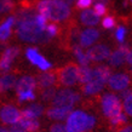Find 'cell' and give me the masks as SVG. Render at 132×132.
Returning a JSON list of instances; mask_svg holds the SVG:
<instances>
[{"mask_svg":"<svg viewBox=\"0 0 132 132\" xmlns=\"http://www.w3.org/2000/svg\"><path fill=\"white\" fill-rule=\"evenodd\" d=\"M98 38H100V32L97 30V29L90 28L85 29L82 32L80 33V35H79V44H80V47H91L92 45L95 44L97 40H98Z\"/></svg>","mask_w":132,"mask_h":132,"instance_id":"13","label":"cell"},{"mask_svg":"<svg viewBox=\"0 0 132 132\" xmlns=\"http://www.w3.org/2000/svg\"><path fill=\"white\" fill-rule=\"evenodd\" d=\"M57 81L63 86H74L79 81V65L75 63H68L56 72Z\"/></svg>","mask_w":132,"mask_h":132,"instance_id":"4","label":"cell"},{"mask_svg":"<svg viewBox=\"0 0 132 132\" xmlns=\"http://www.w3.org/2000/svg\"><path fill=\"white\" fill-rule=\"evenodd\" d=\"M86 55H87L88 60L92 61V62H101V61L107 60L109 57V55H110V48H109L107 45L98 44V45H95V46L88 47Z\"/></svg>","mask_w":132,"mask_h":132,"instance_id":"9","label":"cell"},{"mask_svg":"<svg viewBox=\"0 0 132 132\" xmlns=\"http://www.w3.org/2000/svg\"><path fill=\"white\" fill-rule=\"evenodd\" d=\"M26 56L28 58V61L30 62L32 64L36 65L39 69L41 70H50L52 67V64L48 62L46 58H45L43 55H40V52L38 51L35 47H28L26 50Z\"/></svg>","mask_w":132,"mask_h":132,"instance_id":"7","label":"cell"},{"mask_svg":"<svg viewBox=\"0 0 132 132\" xmlns=\"http://www.w3.org/2000/svg\"><path fill=\"white\" fill-rule=\"evenodd\" d=\"M92 78V69L88 65H81L79 67V82L86 84L91 80Z\"/></svg>","mask_w":132,"mask_h":132,"instance_id":"25","label":"cell"},{"mask_svg":"<svg viewBox=\"0 0 132 132\" xmlns=\"http://www.w3.org/2000/svg\"><path fill=\"white\" fill-rule=\"evenodd\" d=\"M109 120H110L112 126H114V127H119V126H121V125L126 124L127 118H126V115H125V114L120 113V114H118L116 116H114V118H112V119H109Z\"/></svg>","mask_w":132,"mask_h":132,"instance_id":"26","label":"cell"},{"mask_svg":"<svg viewBox=\"0 0 132 132\" xmlns=\"http://www.w3.org/2000/svg\"><path fill=\"white\" fill-rule=\"evenodd\" d=\"M101 105H102L104 116H107L108 119H112L118 114L122 113V105H121L120 98L114 93H105L102 97Z\"/></svg>","mask_w":132,"mask_h":132,"instance_id":"5","label":"cell"},{"mask_svg":"<svg viewBox=\"0 0 132 132\" xmlns=\"http://www.w3.org/2000/svg\"><path fill=\"white\" fill-rule=\"evenodd\" d=\"M93 0H75V5L78 9L80 10H86V9H90V6L92 5Z\"/></svg>","mask_w":132,"mask_h":132,"instance_id":"35","label":"cell"},{"mask_svg":"<svg viewBox=\"0 0 132 132\" xmlns=\"http://www.w3.org/2000/svg\"><path fill=\"white\" fill-rule=\"evenodd\" d=\"M131 73H132V69H131Z\"/></svg>","mask_w":132,"mask_h":132,"instance_id":"43","label":"cell"},{"mask_svg":"<svg viewBox=\"0 0 132 132\" xmlns=\"http://www.w3.org/2000/svg\"><path fill=\"white\" fill-rule=\"evenodd\" d=\"M21 119V112L11 104H5L0 109V120L6 125H15Z\"/></svg>","mask_w":132,"mask_h":132,"instance_id":"8","label":"cell"},{"mask_svg":"<svg viewBox=\"0 0 132 132\" xmlns=\"http://www.w3.org/2000/svg\"><path fill=\"white\" fill-rule=\"evenodd\" d=\"M0 132H10V131L6 130V128H4V127H0Z\"/></svg>","mask_w":132,"mask_h":132,"instance_id":"42","label":"cell"},{"mask_svg":"<svg viewBox=\"0 0 132 132\" xmlns=\"http://www.w3.org/2000/svg\"><path fill=\"white\" fill-rule=\"evenodd\" d=\"M73 107H52L46 110V115L53 120H64L72 113Z\"/></svg>","mask_w":132,"mask_h":132,"instance_id":"16","label":"cell"},{"mask_svg":"<svg viewBox=\"0 0 132 132\" xmlns=\"http://www.w3.org/2000/svg\"><path fill=\"white\" fill-rule=\"evenodd\" d=\"M16 82L17 78L15 74H4L3 76H0V95L13 88L16 86Z\"/></svg>","mask_w":132,"mask_h":132,"instance_id":"21","label":"cell"},{"mask_svg":"<svg viewBox=\"0 0 132 132\" xmlns=\"http://www.w3.org/2000/svg\"><path fill=\"white\" fill-rule=\"evenodd\" d=\"M57 82V75L56 72H44L36 79V85H39L40 88H47L51 87Z\"/></svg>","mask_w":132,"mask_h":132,"instance_id":"17","label":"cell"},{"mask_svg":"<svg viewBox=\"0 0 132 132\" xmlns=\"http://www.w3.org/2000/svg\"><path fill=\"white\" fill-rule=\"evenodd\" d=\"M62 1H64L65 4H68L69 6H70V4H73V3H75V0H62Z\"/></svg>","mask_w":132,"mask_h":132,"instance_id":"39","label":"cell"},{"mask_svg":"<svg viewBox=\"0 0 132 132\" xmlns=\"http://www.w3.org/2000/svg\"><path fill=\"white\" fill-rule=\"evenodd\" d=\"M36 12L51 22H63L70 16V6L62 0H40L36 4Z\"/></svg>","mask_w":132,"mask_h":132,"instance_id":"2","label":"cell"},{"mask_svg":"<svg viewBox=\"0 0 132 132\" xmlns=\"http://www.w3.org/2000/svg\"><path fill=\"white\" fill-rule=\"evenodd\" d=\"M12 128H21L26 132H38L40 128V124L36 119H29V118L21 116L18 122L12 125Z\"/></svg>","mask_w":132,"mask_h":132,"instance_id":"14","label":"cell"},{"mask_svg":"<svg viewBox=\"0 0 132 132\" xmlns=\"http://www.w3.org/2000/svg\"><path fill=\"white\" fill-rule=\"evenodd\" d=\"M124 109L126 114L132 116V92L124 98Z\"/></svg>","mask_w":132,"mask_h":132,"instance_id":"31","label":"cell"},{"mask_svg":"<svg viewBox=\"0 0 132 132\" xmlns=\"http://www.w3.org/2000/svg\"><path fill=\"white\" fill-rule=\"evenodd\" d=\"M55 95H56V88H53L52 86L51 87L43 88V90H41V98L44 101H46V102L53 100Z\"/></svg>","mask_w":132,"mask_h":132,"instance_id":"27","label":"cell"},{"mask_svg":"<svg viewBox=\"0 0 132 132\" xmlns=\"http://www.w3.org/2000/svg\"><path fill=\"white\" fill-rule=\"evenodd\" d=\"M125 36H126V28L122 27V26H119L115 30V39L119 41L120 44H122L125 40Z\"/></svg>","mask_w":132,"mask_h":132,"instance_id":"33","label":"cell"},{"mask_svg":"<svg viewBox=\"0 0 132 132\" xmlns=\"http://www.w3.org/2000/svg\"><path fill=\"white\" fill-rule=\"evenodd\" d=\"M110 75H112V70H110L109 67H107V65H98L95 69H92L91 79H96V80L105 84Z\"/></svg>","mask_w":132,"mask_h":132,"instance_id":"20","label":"cell"},{"mask_svg":"<svg viewBox=\"0 0 132 132\" xmlns=\"http://www.w3.org/2000/svg\"><path fill=\"white\" fill-rule=\"evenodd\" d=\"M35 13L36 12H33L29 9H24L18 12L17 16H15L17 36L26 43H33V44L47 43L50 38L47 36L45 29L39 27V24L36 23Z\"/></svg>","mask_w":132,"mask_h":132,"instance_id":"1","label":"cell"},{"mask_svg":"<svg viewBox=\"0 0 132 132\" xmlns=\"http://www.w3.org/2000/svg\"><path fill=\"white\" fill-rule=\"evenodd\" d=\"M96 124V118L82 110L72 112L67 118V132H87Z\"/></svg>","mask_w":132,"mask_h":132,"instance_id":"3","label":"cell"},{"mask_svg":"<svg viewBox=\"0 0 132 132\" xmlns=\"http://www.w3.org/2000/svg\"><path fill=\"white\" fill-rule=\"evenodd\" d=\"M95 1H97V3H103V4H105V3H108L109 0H95Z\"/></svg>","mask_w":132,"mask_h":132,"instance_id":"41","label":"cell"},{"mask_svg":"<svg viewBox=\"0 0 132 132\" xmlns=\"http://www.w3.org/2000/svg\"><path fill=\"white\" fill-rule=\"evenodd\" d=\"M79 100H80L79 93L68 90V88H64V90L56 92V95L52 100V104L55 107H73Z\"/></svg>","mask_w":132,"mask_h":132,"instance_id":"6","label":"cell"},{"mask_svg":"<svg viewBox=\"0 0 132 132\" xmlns=\"http://www.w3.org/2000/svg\"><path fill=\"white\" fill-rule=\"evenodd\" d=\"M126 62H127L130 65H132V50H130V52L127 53V57H126Z\"/></svg>","mask_w":132,"mask_h":132,"instance_id":"38","label":"cell"},{"mask_svg":"<svg viewBox=\"0 0 132 132\" xmlns=\"http://www.w3.org/2000/svg\"><path fill=\"white\" fill-rule=\"evenodd\" d=\"M16 18L15 16H10L0 24V41H6L11 36L12 27L15 26Z\"/></svg>","mask_w":132,"mask_h":132,"instance_id":"19","label":"cell"},{"mask_svg":"<svg viewBox=\"0 0 132 132\" xmlns=\"http://www.w3.org/2000/svg\"><path fill=\"white\" fill-rule=\"evenodd\" d=\"M116 132H132V125H121L116 127Z\"/></svg>","mask_w":132,"mask_h":132,"instance_id":"37","label":"cell"},{"mask_svg":"<svg viewBox=\"0 0 132 132\" xmlns=\"http://www.w3.org/2000/svg\"><path fill=\"white\" fill-rule=\"evenodd\" d=\"M92 10L96 12L100 17L105 16V13H107V6H105V4H103V3H96V4L93 5V9H92Z\"/></svg>","mask_w":132,"mask_h":132,"instance_id":"32","label":"cell"},{"mask_svg":"<svg viewBox=\"0 0 132 132\" xmlns=\"http://www.w3.org/2000/svg\"><path fill=\"white\" fill-rule=\"evenodd\" d=\"M20 55V48L17 46H11V47L5 48L3 55L0 57V72H7L11 68V64L13 60Z\"/></svg>","mask_w":132,"mask_h":132,"instance_id":"11","label":"cell"},{"mask_svg":"<svg viewBox=\"0 0 132 132\" xmlns=\"http://www.w3.org/2000/svg\"><path fill=\"white\" fill-rule=\"evenodd\" d=\"M80 22L87 27H95L100 23V16L91 9L82 10L80 13Z\"/></svg>","mask_w":132,"mask_h":132,"instance_id":"18","label":"cell"},{"mask_svg":"<svg viewBox=\"0 0 132 132\" xmlns=\"http://www.w3.org/2000/svg\"><path fill=\"white\" fill-rule=\"evenodd\" d=\"M43 113H44V107L43 105H40V104H32V105H29L28 108L23 109L21 112V116L29 118V119H36Z\"/></svg>","mask_w":132,"mask_h":132,"instance_id":"23","label":"cell"},{"mask_svg":"<svg viewBox=\"0 0 132 132\" xmlns=\"http://www.w3.org/2000/svg\"><path fill=\"white\" fill-rule=\"evenodd\" d=\"M128 52H130V47L127 45L121 44L115 51L110 52V55L108 57L109 64L113 65V67H120V65H122L126 62V57H127Z\"/></svg>","mask_w":132,"mask_h":132,"instance_id":"12","label":"cell"},{"mask_svg":"<svg viewBox=\"0 0 132 132\" xmlns=\"http://www.w3.org/2000/svg\"><path fill=\"white\" fill-rule=\"evenodd\" d=\"M104 85L105 84L96 80V79H91L88 82L82 85V92L86 96H93V95H97L104 87Z\"/></svg>","mask_w":132,"mask_h":132,"instance_id":"22","label":"cell"},{"mask_svg":"<svg viewBox=\"0 0 132 132\" xmlns=\"http://www.w3.org/2000/svg\"><path fill=\"white\" fill-rule=\"evenodd\" d=\"M109 87L115 90V91H122L125 88H127L131 84V79L127 74L124 73H116V74H112L108 79Z\"/></svg>","mask_w":132,"mask_h":132,"instance_id":"10","label":"cell"},{"mask_svg":"<svg viewBox=\"0 0 132 132\" xmlns=\"http://www.w3.org/2000/svg\"><path fill=\"white\" fill-rule=\"evenodd\" d=\"M17 97H18V101H20V102L33 101L35 98V93H34V91H24V92L17 93Z\"/></svg>","mask_w":132,"mask_h":132,"instance_id":"30","label":"cell"},{"mask_svg":"<svg viewBox=\"0 0 132 132\" xmlns=\"http://www.w3.org/2000/svg\"><path fill=\"white\" fill-rule=\"evenodd\" d=\"M102 26L105 29H112L115 27V18L112 16H105L102 20Z\"/></svg>","mask_w":132,"mask_h":132,"instance_id":"34","label":"cell"},{"mask_svg":"<svg viewBox=\"0 0 132 132\" xmlns=\"http://www.w3.org/2000/svg\"><path fill=\"white\" fill-rule=\"evenodd\" d=\"M73 52H74L76 60H78V63L80 64V65H88L90 60H88L86 52L82 51V47L78 46V45H74V46H73Z\"/></svg>","mask_w":132,"mask_h":132,"instance_id":"24","label":"cell"},{"mask_svg":"<svg viewBox=\"0 0 132 132\" xmlns=\"http://www.w3.org/2000/svg\"><path fill=\"white\" fill-rule=\"evenodd\" d=\"M45 32L47 34V36L50 39L52 38H55V36L58 34V27H57L56 23H50V24H46V27H45Z\"/></svg>","mask_w":132,"mask_h":132,"instance_id":"29","label":"cell"},{"mask_svg":"<svg viewBox=\"0 0 132 132\" xmlns=\"http://www.w3.org/2000/svg\"><path fill=\"white\" fill-rule=\"evenodd\" d=\"M15 87H16L17 93L24 91H34L36 87V79L30 75H24L20 80H17Z\"/></svg>","mask_w":132,"mask_h":132,"instance_id":"15","label":"cell"},{"mask_svg":"<svg viewBox=\"0 0 132 132\" xmlns=\"http://www.w3.org/2000/svg\"><path fill=\"white\" fill-rule=\"evenodd\" d=\"M50 132H67L65 127L62 124H55L50 127Z\"/></svg>","mask_w":132,"mask_h":132,"instance_id":"36","label":"cell"},{"mask_svg":"<svg viewBox=\"0 0 132 132\" xmlns=\"http://www.w3.org/2000/svg\"><path fill=\"white\" fill-rule=\"evenodd\" d=\"M15 9L13 0H0V12H11Z\"/></svg>","mask_w":132,"mask_h":132,"instance_id":"28","label":"cell"},{"mask_svg":"<svg viewBox=\"0 0 132 132\" xmlns=\"http://www.w3.org/2000/svg\"><path fill=\"white\" fill-rule=\"evenodd\" d=\"M10 132H26V131H23V130H21V128H12Z\"/></svg>","mask_w":132,"mask_h":132,"instance_id":"40","label":"cell"},{"mask_svg":"<svg viewBox=\"0 0 132 132\" xmlns=\"http://www.w3.org/2000/svg\"><path fill=\"white\" fill-rule=\"evenodd\" d=\"M131 3H132V0H131Z\"/></svg>","mask_w":132,"mask_h":132,"instance_id":"44","label":"cell"}]
</instances>
